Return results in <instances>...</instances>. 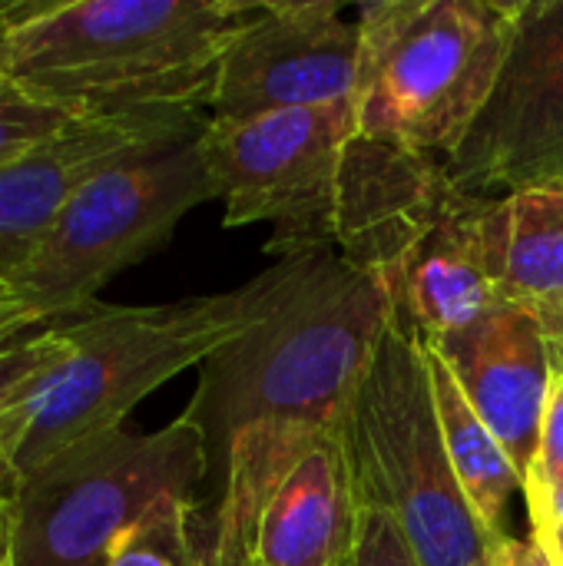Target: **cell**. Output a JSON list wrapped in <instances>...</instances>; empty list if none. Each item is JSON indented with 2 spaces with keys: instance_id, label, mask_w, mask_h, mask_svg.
<instances>
[{
  "instance_id": "obj_29",
  "label": "cell",
  "mask_w": 563,
  "mask_h": 566,
  "mask_svg": "<svg viewBox=\"0 0 563 566\" xmlns=\"http://www.w3.org/2000/svg\"><path fill=\"white\" fill-rule=\"evenodd\" d=\"M7 517H10V497H3V494H0V524H3Z\"/></svg>"
},
{
  "instance_id": "obj_1",
  "label": "cell",
  "mask_w": 563,
  "mask_h": 566,
  "mask_svg": "<svg viewBox=\"0 0 563 566\" xmlns=\"http://www.w3.org/2000/svg\"><path fill=\"white\" fill-rule=\"evenodd\" d=\"M388 318L385 279L322 252L265 322L199 365L179 418L206 448L192 511L202 566H252L269 501L312 448L345 428Z\"/></svg>"
},
{
  "instance_id": "obj_5",
  "label": "cell",
  "mask_w": 563,
  "mask_h": 566,
  "mask_svg": "<svg viewBox=\"0 0 563 566\" xmlns=\"http://www.w3.org/2000/svg\"><path fill=\"white\" fill-rule=\"evenodd\" d=\"M342 434L358 501L395 521L418 566H478L494 534L484 531L458 484L438 424L425 345L395 308Z\"/></svg>"
},
{
  "instance_id": "obj_6",
  "label": "cell",
  "mask_w": 563,
  "mask_h": 566,
  "mask_svg": "<svg viewBox=\"0 0 563 566\" xmlns=\"http://www.w3.org/2000/svg\"><path fill=\"white\" fill-rule=\"evenodd\" d=\"M202 478V434L186 418L76 441L10 488L13 566H106L136 521L166 497L196 501Z\"/></svg>"
},
{
  "instance_id": "obj_27",
  "label": "cell",
  "mask_w": 563,
  "mask_h": 566,
  "mask_svg": "<svg viewBox=\"0 0 563 566\" xmlns=\"http://www.w3.org/2000/svg\"><path fill=\"white\" fill-rule=\"evenodd\" d=\"M10 3V0H7ZM7 3H0V83H3V30H7Z\"/></svg>"
},
{
  "instance_id": "obj_28",
  "label": "cell",
  "mask_w": 563,
  "mask_h": 566,
  "mask_svg": "<svg viewBox=\"0 0 563 566\" xmlns=\"http://www.w3.org/2000/svg\"><path fill=\"white\" fill-rule=\"evenodd\" d=\"M551 358H554V368L563 371V338H551Z\"/></svg>"
},
{
  "instance_id": "obj_8",
  "label": "cell",
  "mask_w": 563,
  "mask_h": 566,
  "mask_svg": "<svg viewBox=\"0 0 563 566\" xmlns=\"http://www.w3.org/2000/svg\"><path fill=\"white\" fill-rule=\"evenodd\" d=\"M358 129L352 103L212 119L202 153L222 199V222L269 226L265 252L302 259L335 252L338 212Z\"/></svg>"
},
{
  "instance_id": "obj_20",
  "label": "cell",
  "mask_w": 563,
  "mask_h": 566,
  "mask_svg": "<svg viewBox=\"0 0 563 566\" xmlns=\"http://www.w3.org/2000/svg\"><path fill=\"white\" fill-rule=\"evenodd\" d=\"M352 566H418V560L395 521L382 507L358 501V544Z\"/></svg>"
},
{
  "instance_id": "obj_24",
  "label": "cell",
  "mask_w": 563,
  "mask_h": 566,
  "mask_svg": "<svg viewBox=\"0 0 563 566\" xmlns=\"http://www.w3.org/2000/svg\"><path fill=\"white\" fill-rule=\"evenodd\" d=\"M37 328H40V322L13 295H3L0 298V345L20 338L27 332H37Z\"/></svg>"
},
{
  "instance_id": "obj_21",
  "label": "cell",
  "mask_w": 563,
  "mask_h": 566,
  "mask_svg": "<svg viewBox=\"0 0 563 566\" xmlns=\"http://www.w3.org/2000/svg\"><path fill=\"white\" fill-rule=\"evenodd\" d=\"M563 484V371L554 368V381L548 391V408L541 421V444L538 458L531 468V478L524 481L528 488H557Z\"/></svg>"
},
{
  "instance_id": "obj_19",
  "label": "cell",
  "mask_w": 563,
  "mask_h": 566,
  "mask_svg": "<svg viewBox=\"0 0 563 566\" xmlns=\"http://www.w3.org/2000/svg\"><path fill=\"white\" fill-rule=\"evenodd\" d=\"M70 352V342L60 325L27 332L0 345V415L50 368H56Z\"/></svg>"
},
{
  "instance_id": "obj_7",
  "label": "cell",
  "mask_w": 563,
  "mask_h": 566,
  "mask_svg": "<svg viewBox=\"0 0 563 566\" xmlns=\"http://www.w3.org/2000/svg\"><path fill=\"white\" fill-rule=\"evenodd\" d=\"M202 133L179 146L116 163L90 176L66 199L10 289L40 328L93 308L96 292L156 252L189 209L219 199Z\"/></svg>"
},
{
  "instance_id": "obj_16",
  "label": "cell",
  "mask_w": 563,
  "mask_h": 566,
  "mask_svg": "<svg viewBox=\"0 0 563 566\" xmlns=\"http://www.w3.org/2000/svg\"><path fill=\"white\" fill-rule=\"evenodd\" d=\"M504 199V302L534 312L551 338H563V182Z\"/></svg>"
},
{
  "instance_id": "obj_22",
  "label": "cell",
  "mask_w": 563,
  "mask_h": 566,
  "mask_svg": "<svg viewBox=\"0 0 563 566\" xmlns=\"http://www.w3.org/2000/svg\"><path fill=\"white\" fill-rule=\"evenodd\" d=\"M478 566H554V560L544 554V547L534 537L531 541H518V537L501 534V537H494L484 547Z\"/></svg>"
},
{
  "instance_id": "obj_26",
  "label": "cell",
  "mask_w": 563,
  "mask_h": 566,
  "mask_svg": "<svg viewBox=\"0 0 563 566\" xmlns=\"http://www.w3.org/2000/svg\"><path fill=\"white\" fill-rule=\"evenodd\" d=\"M0 566H13V551H10V517L0 524Z\"/></svg>"
},
{
  "instance_id": "obj_15",
  "label": "cell",
  "mask_w": 563,
  "mask_h": 566,
  "mask_svg": "<svg viewBox=\"0 0 563 566\" xmlns=\"http://www.w3.org/2000/svg\"><path fill=\"white\" fill-rule=\"evenodd\" d=\"M421 345H425V361H428V375H431L445 451L451 458L458 484H461L471 511L484 524V531L501 537L508 501L514 497V491H524V481H521L518 468L511 464L508 451L501 448V441L494 438V431L481 421V415L465 398V391L455 381V371L441 358V352L431 348L428 342H421Z\"/></svg>"
},
{
  "instance_id": "obj_18",
  "label": "cell",
  "mask_w": 563,
  "mask_h": 566,
  "mask_svg": "<svg viewBox=\"0 0 563 566\" xmlns=\"http://www.w3.org/2000/svg\"><path fill=\"white\" fill-rule=\"evenodd\" d=\"M80 123V116L60 109L56 103L23 90L20 83H0V166L30 153L33 146L53 139L60 129Z\"/></svg>"
},
{
  "instance_id": "obj_11",
  "label": "cell",
  "mask_w": 563,
  "mask_h": 566,
  "mask_svg": "<svg viewBox=\"0 0 563 566\" xmlns=\"http://www.w3.org/2000/svg\"><path fill=\"white\" fill-rule=\"evenodd\" d=\"M358 20L338 0H259L219 60L212 119L312 109L352 96Z\"/></svg>"
},
{
  "instance_id": "obj_25",
  "label": "cell",
  "mask_w": 563,
  "mask_h": 566,
  "mask_svg": "<svg viewBox=\"0 0 563 566\" xmlns=\"http://www.w3.org/2000/svg\"><path fill=\"white\" fill-rule=\"evenodd\" d=\"M531 537L544 547V554L554 560V566H563V527L538 524V527H531Z\"/></svg>"
},
{
  "instance_id": "obj_13",
  "label": "cell",
  "mask_w": 563,
  "mask_h": 566,
  "mask_svg": "<svg viewBox=\"0 0 563 566\" xmlns=\"http://www.w3.org/2000/svg\"><path fill=\"white\" fill-rule=\"evenodd\" d=\"M431 348L451 365L465 398L494 431L521 481H528L554 381L551 335L538 315L508 302L465 335Z\"/></svg>"
},
{
  "instance_id": "obj_14",
  "label": "cell",
  "mask_w": 563,
  "mask_h": 566,
  "mask_svg": "<svg viewBox=\"0 0 563 566\" xmlns=\"http://www.w3.org/2000/svg\"><path fill=\"white\" fill-rule=\"evenodd\" d=\"M358 544V491L345 434L312 448L269 501L252 566H352Z\"/></svg>"
},
{
  "instance_id": "obj_12",
  "label": "cell",
  "mask_w": 563,
  "mask_h": 566,
  "mask_svg": "<svg viewBox=\"0 0 563 566\" xmlns=\"http://www.w3.org/2000/svg\"><path fill=\"white\" fill-rule=\"evenodd\" d=\"M209 126L199 109H149L80 119L53 139L0 166V298L33 259L66 199L96 172L149 156Z\"/></svg>"
},
{
  "instance_id": "obj_9",
  "label": "cell",
  "mask_w": 563,
  "mask_h": 566,
  "mask_svg": "<svg viewBox=\"0 0 563 566\" xmlns=\"http://www.w3.org/2000/svg\"><path fill=\"white\" fill-rule=\"evenodd\" d=\"M508 199L461 192L445 166L388 255L392 308L421 342L445 345L504 302Z\"/></svg>"
},
{
  "instance_id": "obj_17",
  "label": "cell",
  "mask_w": 563,
  "mask_h": 566,
  "mask_svg": "<svg viewBox=\"0 0 563 566\" xmlns=\"http://www.w3.org/2000/svg\"><path fill=\"white\" fill-rule=\"evenodd\" d=\"M196 501L166 497L143 521H136L110 551L106 566H202L196 531Z\"/></svg>"
},
{
  "instance_id": "obj_2",
  "label": "cell",
  "mask_w": 563,
  "mask_h": 566,
  "mask_svg": "<svg viewBox=\"0 0 563 566\" xmlns=\"http://www.w3.org/2000/svg\"><path fill=\"white\" fill-rule=\"evenodd\" d=\"M322 255V252H319ZM319 255L279 259L249 282L166 305H103L60 322L70 352L0 415V494L63 448L123 428L169 378L265 322Z\"/></svg>"
},
{
  "instance_id": "obj_23",
  "label": "cell",
  "mask_w": 563,
  "mask_h": 566,
  "mask_svg": "<svg viewBox=\"0 0 563 566\" xmlns=\"http://www.w3.org/2000/svg\"><path fill=\"white\" fill-rule=\"evenodd\" d=\"M528 517L531 527L548 524V527H563V484L557 488H528Z\"/></svg>"
},
{
  "instance_id": "obj_10",
  "label": "cell",
  "mask_w": 563,
  "mask_h": 566,
  "mask_svg": "<svg viewBox=\"0 0 563 566\" xmlns=\"http://www.w3.org/2000/svg\"><path fill=\"white\" fill-rule=\"evenodd\" d=\"M441 163L461 192L481 199L563 182V0H521L501 76Z\"/></svg>"
},
{
  "instance_id": "obj_3",
  "label": "cell",
  "mask_w": 563,
  "mask_h": 566,
  "mask_svg": "<svg viewBox=\"0 0 563 566\" xmlns=\"http://www.w3.org/2000/svg\"><path fill=\"white\" fill-rule=\"evenodd\" d=\"M259 0H10L3 76L80 119L209 109Z\"/></svg>"
},
{
  "instance_id": "obj_4",
  "label": "cell",
  "mask_w": 563,
  "mask_h": 566,
  "mask_svg": "<svg viewBox=\"0 0 563 566\" xmlns=\"http://www.w3.org/2000/svg\"><path fill=\"white\" fill-rule=\"evenodd\" d=\"M521 0H372L358 7L352 116L362 139L448 156L488 103Z\"/></svg>"
}]
</instances>
